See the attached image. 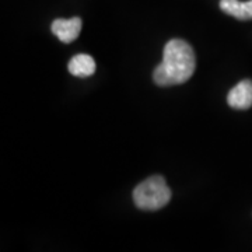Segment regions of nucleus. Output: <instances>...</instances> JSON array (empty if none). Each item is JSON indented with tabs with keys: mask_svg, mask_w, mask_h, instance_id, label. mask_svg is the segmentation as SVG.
I'll list each match as a JSON object with an SVG mask.
<instances>
[{
	"mask_svg": "<svg viewBox=\"0 0 252 252\" xmlns=\"http://www.w3.org/2000/svg\"><path fill=\"white\" fill-rule=\"evenodd\" d=\"M196 69V56L187 41L174 38L164 46L162 62L154 69L153 80L160 87L188 81Z\"/></svg>",
	"mask_w": 252,
	"mask_h": 252,
	"instance_id": "nucleus-1",
	"label": "nucleus"
},
{
	"mask_svg": "<svg viewBox=\"0 0 252 252\" xmlns=\"http://www.w3.org/2000/svg\"><path fill=\"white\" fill-rule=\"evenodd\" d=\"M171 200V189L161 175H153L140 182L133 190L136 207L146 212H156L165 207Z\"/></svg>",
	"mask_w": 252,
	"mask_h": 252,
	"instance_id": "nucleus-2",
	"label": "nucleus"
},
{
	"mask_svg": "<svg viewBox=\"0 0 252 252\" xmlns=\"http://www.w3.org/2000/svg\"><path fill=\"white\" fill-rule=\"evenodd\" d=\"M81 26L83 23L80 17L56 18L51 26V30L54 35L58 36V39L62 41L63 44H70L80 34Z\"/></svg>",
	"mask_w": 252,
	"mask_h": 252,
	"instance_id": "nucleus-3",
	"label": "nucleus"
},
{
	"mask_svg": "<svg viewBox=\"0 0 252 252\" xmlns=\"http://www.w3.org/2000/svg\"><path fill=\"white\" fill-rule=\"evenodd\" d=\"M220 9L225 14L233 16L237 20L248 21L252 20V0L240 1V0H220Z\"/></svg>",
	"mask_w": 252,
	"mask_h": 252,
	"instance_id": "nucleus-6",
	"label": "nucleus"
},
{
	"mask_svg": "<svg viewBox=\"0 0 252 252\" xmlns=\"http://www.w3.org/2000/svg\"><path fill=\"white\" fill-rule=\"evenodd\" d=\"M95 61L91 58L90 55L87 54H79L73 56L69 61L67 69L70 74L74 77H80V79H86L90 77L95 72Z\"/></svg>",
	"mask_w": 252,
	"mask_h": 252,
	"instance_id": "nucleus-5",
	"label": "nucleus"
},
{
	"mask_svg": "<svg viewBox=\"0 0 252 252\" xmlns=\"http://www.w3.org/2000/svg\"><path fill=\"white\" fill-rule=\"evenodd\" d=\"M227 104L234 109L245 111L252 107V80L245 79L235 84L227 94Z\"/></svg>",
	"mask_w": 252,
	"mask_h": 252,
	"instance_id": "nucleus-4",
	"label": "nucleus"
}]
</instances>
